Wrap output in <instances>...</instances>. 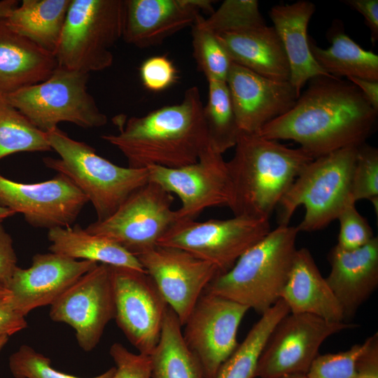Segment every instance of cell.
Wrapping results in <instances>:
<instances>
[{
  "label": "cell",
  "mask_w": 378,
  "mask_h": 378,
  "mask_svg": "<svg viewBox=\"0 0 378 378\" xmlns=\"http://www.w3.org/2000/svg\"><path fill=\"white\" fill-rule=\"evenodd\" d=\"M378 111L349 80L318 76L309 80L293 106L257 133L292 140L314 159L358 147L374 131Z\"/></svg>",
  "instance_id": "1"
},
{
  "label": "cell",
  "mask_w": 378,
  "mask_h": 378,
  "mask_svg": "<svg viewBox=\"0 0 378 378\" xmlns=\"http://www.w3.org/2000/svg\"><path fill=\"white\" fill-rule=\"evenodd\" d=\"M204 105L197 87L186 90L181 102L119 123V132L102 139L117 148L128 167L178 168L196 162L209 146Z\"/></svg>",
  "instance_id": "2"
},
{
  "label": "cell",
  "mask_w": 378,
  "mask_h": 378,
  "mask_svg": "<svg viewBox=\"0 0 378 378\" xmlns=\"http://www.w3.org/2000/svg\"><path fill=\"white\" fill-rule=\"evenodd\" d=\"M227 161L234 216L269 219L304 167L314 158L257 133L241 132Z\"/></svg>",
  "instance_id": "3"
},
{
  "label": "cell",
  "mask_w": 378,
  "mask_h": 378,
  "mask_svg": "<svg viewBox=\"0 0 378 378\" xmlns=\"http://www.w3.org/2000/svg\"><path fill=\"white\" fill-rule=\"evenodd\" d=\"M296 226L272 230L219 274L206 290L262 314L279 300L297 251Z\"/></svg>",
  "instance_id": "4"
},
{
  "label": "cell",
  "mask_w": 378,
  "mask_h": 378,
  "mask_svg": "<svg viewBox=\"0 0 378 378\" xmlns=\"http://www.w3.org/2000/svg\"><path fill=\"white\" fill-rule=\"evenodd\" d=\"M46 133L59 158L45 157L44 164L66 176L78 187L92 204L97 221L110 217L132 192L149 181L147 168L113 164L58 127Z\"/></svg>",
  "instance_id": "5"
},
{
  "label": "cell",
  "mask_w": 378,
  "mask_h": 378,
  "mask_svg": "<svg viewBox=\"0 0 378 378\" xmlns=\"http://www.w3.org/2000/svg\"><path fill=\"white\" fill-rule=\"evenodd\" d=\"M357 149L343 148L308 163L277 206L279 225H288L297 208L304 206V216L296 226L299 232L320 230L354 203L351 181Z\"/></svg>",
  "instance_id": "6"
},
{
  "label": "cell",
  "mask_w": 378,
  "mask_h": 378,
  "mask_svg": "<svg viewBox=\"0 0 378 378\" xmlns=\"http://www.w3.org/2000/svg\"><path fill=\"white\" fill-rule=\"evenodd\" d=\"M124 18V0H71L54 54L58 66L87 74L110 67Z\"/></svg>",
  "instance_id": "7"
},
{
  "label": "cell",
  "mask_w": 378,
  "mask_h": 378,
  "mask_svg": "<svg viewBox=\"0 0 378 378\" xmlns=\"http://www.w3.org/2000/svg\"><path fill=\"white\" fill-rule=\"evenodd\" d=\"M89 74L57 66L45 81L4 97L44 132L62 122L84 129L101 127L108 118L88 92Z\"/></svg>",
  "instance_id": "8"
},
{
  "label": "cell",
  "mask_w": 378,
  "mask_h": 378,
  "mask_svg": "<svg viewBox=\"0 0 378 378\" xmlns=\"http://www.w3.org/2000/svg\"><path fill=\"white\" fill-rule=\"evenodd\" d=\"M270 231L269 219L244 216L225 220L178 221L158 245L183 249L212 263L223 274Z\"/></svg>",
  "instance_id": "9"
},
{
  "label": "cell",
  "mask_w": 378,
  "mask_h": 378,
  "mask_svg": "<svg viewBox=\"0 0 378 378\" xmlns=\"http://www.w3.org/2000/svg\"><path fill=\"white\" fill-rule=\"evenodd\" d=\"M173 202L172 194L148 181L132 192L110 217L91 223L85 229L136 256L156 246L176 223Z\"/></svg>",
  "instance_id": "10"
},
{
  "label": "cell",
  "mask_w": 378,
  "mask_h": 378,
  "mask_svg": "<svg viewBox=\"0 0 378 378\" xmlns=\"http://www.w3.org/2000/svg\"><path fill=\"white\" fill-rule=\"evenodd\" d=\"M354 325L309 314L288 313L276 324L260 356L255 378L306 375L323 342Z\"/></svg>",
  "instance_id": "11"
},
{
  "label": "cell",
  "mask_w": 378,
  "mask_h": 378,
  "mask_svg": "<svg viewBox=\"0 0 378 378\" xmlns=\"http://www.w3.org/2000/svg\"><path fill=\"white\" fill-rule=\"evenodd\" d=\"M109 268L116 323L139 353L150 356L159 342L169 306L146 271Z\"/></svg>",
  "instance_id": "12"
},
{
  "label": "cell",
  "mask_w": 378,
  "mask_h": 378,
  "mask_svg": "<svg viewBox=\"0 0 378 378\" xmlns=\"http://www.w3.org/2000/svg\"><path fill=\"white\" fill-rule=\"evenodd\" d=\"M248 309L206 289L200 295L183 325L182 335L205 378H216L237 347V330Z\"/></svg>",
  "instance_id": "13"
},
{
  "label": "cell",
  "mask_w": 378,
  "mask_h": 378,
  "mask_svg": "<svg viewBox=\"0 0 378 378\" xmlns=\"http://www.w3.org/2000/svg\"><path fill=\"white\" fill-rule=\"evenodd\" d=\"M147 169L149 181L179 197L176 222L195 220L207 208L230 206L232 191L227 161L210 146L195 163L178 168Z\"/></svg>",
  "instance_id": "14"
},
{
  "label": "cell",
  "mask_w": 378,
  "mask_h": 378,
  "mask_svg": "<svg viewBox=\"0 0 378 378\" xmlns=\"http://www.w3.org/2000/svg\"><path fill=\"white\" fill-rule=\"evenodd\" d=\"M49 316L52 321L74 330L83 351L93 350L115 317L109 265L98 264L77 279L50 305Z\"/></svg>",
  "instance_id": "15"
},
{
  "label": "cell",
  "mask_w": 378,
  "mask_h": 378,
  "mask_svg": "<svg viewBox=\"0 0 378 378\" xmlns=\"http://www.w3.org/2000/svg\"><path fill=\"white\" fill-rule=\"evenodd\" d=\"M88 202L78 187L62 174L35 183L13 181L0 174V205L22 214L34 227L70 226Z\"/></svg>",
  "instance_id": "16"
},
{
  "label": "cell",
  "mask_w": 378,
  "mask_h": 378,
  "mask_svg": "<svg viewBox=\"0 0 378 378\" xmlns=\"http://www.w3.org/2000/svg\"><path fill=\"white\" fill-rule=\"evenodd\" d=\"M183 327L202 293L220 272L178 248L157 245L136 256Z\"/></svg>",
  "instance_id": "17"
},
{
  "label": "cell",
  "mask_w": 378,
  "mask_h": 378,
  "mask_svg": "<svg viewBox=\"0 0 378 378\" xmlns=\"http://www.w3.org/2000/svg\"><path fill=\"white\" fill-rule=\"evenodd\" d=\"M98 263L74 260L54 253H37L28 268L18 267L6 286L8 300L24 316L57 298Z\"/></svg>",
  "instance_id": "18"
},
{
  "label": "cell",
  "mask_w": 378,
  "mask_h": 378,
  "mask_svg": "<svg viewBox=\"0 0 378 378\" xmlns=\"http://www.w3.org/2000/svg\"><path fill=\"white\" fill-rule=\"evenodd\" d=\"M226 83L238 126L255 134L288 111L298 95L290 81L272 80L232 62Z\"/></svg>",
  "instance_id": "19"
},
{
  "label": "cell",
  "mask_w": 378,
  "mask_h": 378,
  "mask_svg": "<svg viewBox=\"0 0 378 378\" xmlns=\"http://www.w3.org/2000/svg\"><path fill=\"white\" fill-rule=\"evenodd\" d=\"M123 40L139 48L161 44L192 26L202 10L214 12L209 0H124Z\"/></svg>",
  "instance_id": "20"
},
{
  "label": "cell",
  "mask_w": 378,
  "mask_h": 378,
  "mask_svg": "<svg viewBox=\"0 0 378 378\" xmlns=\"http://www.w3.org/2000/svg\"><path fill=\"white\" fill-rule=\"evenodd\" d=\"M330 271L326 280L343 312L351 318L378 286V239L352 251L337 244L328 254Z\"/></svg>",
  "instance_id": "21"
},
{
  "label": "cell",
  "mask_w": 378,
  "mask_h": 378,
  "mask_svg": "<svg viewBox=\"0 0 378 378\" xmlns=\"http://www.w3.org/2000/svg\"><path fill=\"white\" fill-rule=\"evenodd\" d=\"M316 10L309 1L276 5L270 17L285 50L290 68V83L299 96L305 84L318 76H332L315 61L310 50L307 28Z\"/></svg>",
  "instance_id": "22"
},
{
  "label": "cell",
  "mask_w": 378,
  "mask_h": 378,
  "mask_svg": "<svg viewBox=\"0 0 378 378\" xmlns=\"http://www.w3.org/2000/svg\"><path fill=\"white\" fill-rule=\"evenodd\" d=\"M215 35L232 62L264 77L289 81L288 59L273 26L264 24Z\"/></svg>",
  "instance_id": "23"
},
{
  "label": "cell",
  "mask_w": 378,
  "mask_h": 378,
  "mask_svg": "<svg viewBox=\"0 0 378 378\" xmlns=\"http://www.w3.org/2000/svg\"><path fill=\"white\" fill-rule=\"evenodd\" d=\"M57 66L52 53L13 31L0 19V96L45 81Z\"/></svg>",
  "instance_id": "24"
},
{
  "label": "cell",
  "mask_w": 378,
  "mask_h": 378,
  "mask_svg": "<svg viewBox=\"0 0 378 378\" xmlns=\"http://www.w3.org/2000/svg\"><path fill=\"white\" fill-rule=\"evenodd\" d=\"M280 299L290 313L309 314L333 322L344 321L341 306L307 248L297 249Z\"/></svg>",
  "instance_id": "25"
},
{
  "label": "cell",
  "mask_w": 378,
  "mask_h": 378,
  "mask_svg": "<svg viewBox=\"0 0 378 378\" xmlns=\"http://www.w3.org/2000/svg\"><path fill=\"white\" fill-rule=\"evenodd\" d=\"M51 253L80 260L145 271L137 258L117 243L91 234L79 225L48 230Z\"/></svg>",
  "instance_id": "26"
},
{
  "label": "cell",
  "mask_w": 378,
  "mask_h": 378,
  "mask_svg": "<svg viewBox=\"0 0 378 378\" xmlns=\"http://www.w3.org/2000/svg\"><path fill=\"white\" fill-rule=\"evenodd\" d=\"M71 0H23L4 20L13 31L55 54Z\"/></svg>",
  "instance_id": "27"
},
{
  "label": "cell",
  "mask_w": 378,
  "mask_h": 378,
  "mask_svg": "<svg viewBox=\"0 0 378 378\" xmlns=\"http://www.w3.org/2000/svg\"><path fill=\"white\" fill-rule=\"evenodd\" d=\"M329 38L331 45L326 49L309 39L312 56L326 72L339 78L378 80L377 55L362 48L343 31H331Z\"/></svg>",
  "instance_id": "28"
},
{
  "label": "cell",
  "mask_w": 378,
  "mask_h": 378,
  "mask_svg": "<svg viewBox=\"0 0 378 378\" xmlns=\"http://www.w3.org/2000/svg\"><path fill=\"white\" fill-rule=\"evenodd\" d=\"M181 325L168 307L160 337L151 358V378H205L202 367L186 346Z\"/></svg>",
  "instance_id": "29"
},
{
  "label": "cell",
  "mask_w": 378,
  "mask_h": 378,
  "mask_svg": "<svg viewBox=\"0 0 378 378\" xmlns=\"http://www.w3.org/2000/svg\"><path fill=\"white\" fill-rule=\"evenodd\" d=\"M288 313V305L281 299L263 313L243 342L221 365L216 378H255L260 356L270 334Z\"/></svg>",
  "instance_id": "30"
},
{
  "label": "cell",
  "mask_w": 378,
  "mask_h": 378,
  "mask_svg": "<svg viewBox=\"0 0 378 378\" xmlns=\"http://www.w3.org/2000/svg\"><path fill=\"white\" fill-rule=\"evenodd\" d=\"M207 81L208 99L203 112L209 146L223 155L235 146L241 130L226 82Z\"/></svg>",
  "instance_id": "31"
},
{
  "label": "cell",
  "mask_w": 378,
  "mask_h": 378,
  "mask_svg": "<svg viewBox=\"0 0 378 378\" xmlns=\"http://www.w3.org/2000/svg\"><path fill=\"white\" fill-rule=\"evenodd\" d=\"M50 150L46 133L0 96V160L15 153Z\"/></svg>",
  "instance_id": "32"
},
{
  "label": "cell",
  "mask_w": 378,
  "mask_h": 378,
  "mask_svg": "<svg viewBox=\"0 0 378 378\" xmlns=\"http://www.w3.org/2000/svg\"><path fill=\"white\" fill-rule=\"evenodd\" d=\"M192 38L194 58L207 80L226 82L232 62L216 35L200 23L198 17L192 25Z\"/></svg>",
  "instance_id": "33"
},
{
  "label": "cell",
  "mask_w": 378,
  "mask_h": 378,
  "mask_svg": "<svg viewBox=\"0 0 378 378\" xmlns=\"http://www.w3.org/2000/svg\"><path fill=\"white\" fill-rule=\"evenodd\" d=\"M198 21L214 34L266 24L256 0H225L216 10Z\"/></svg>",
  "instance_id": "34"
},
{
  "label": "cell",
  "mask_w": 378,
  "mask_h": 378,
  "mask_svg": "<svg viewBox=\"0 0 378 378\" xmlns=\"http://www.w3.org/2000/svg\"><path fill=\"white\" fill-rule=\"evenodd\" d=\"M8 367L15 378H84L57 370L51 360L31 346L23 344L8 358ZM115 368L112 367L101 374L88 378H112Z\"/></svg>",
  "instance_id": "35"
},
{
  "label": "cell",
  "mask_w": 378,
  "mask_h": 378,
  "mask_svg": "<svg viewBox=\"0 0 378 378\" xmlns=\"http://www.w3.org/2000/svg\"><path fill=\"white\" fill-rule=\"evenodd\" d=\"M351 197L354 203L371 201L378 210V149L365 144L358 147L351 181Z\"/></svg>",
  "instance_id": "36"
},
{
  "label": "cell",
  "mask_w": 378,
  "mask_h": 378,
  "mask_svg": "<svg viewBox=\"0 0 378 378\" xmlns=\"http://www.w3.org/2000/svg\"><path fill=\"white\" fill-rule=\"evenodd\" d=\"M363 344H355L338 353L318 355L312 363L307 378H360L356 366Z\"/></svg>",
  "instance_id": "37"
},
{
  "label": "cell",
  "mask_w": 378,
  "mask_h": 378,
  "mask_svg": "<svg viewBox=\"0 0 378 378\" xmlns=\"http://www.w3.org/2000/svg\"><path fill=\"white\" fill-rule=\"evenodd\" d=\"M337 219L340 222L337 245L344 250L359 248L374 237L370 225L357 211L354 203L346 205Z\"/></svg>",
  "instance_id": "38"
},
{
  "label": "cell",
  "mask_w": 378,
  "mask_h": 378,
  "mask_svg": "<svg viewBox=\"0 0 378 378\" xmlns=\"http://www.w3.org/2000/svg\"><path fill=\"white\" fill-rule=\"evenodd\" d=\"M109 354L115 364L112 378H151L149 355L131 352L118 342L111 346Z\"/></svg>",
  "instance_id": "39"
},
{
  "label": "cell",
  "mask_w": 378,
  "mask_h": 378,
  "mask_svg": "<svg viewBox=\"0 0 378 378\" xmlns=\"http://www.w3.org/2000/svg\"><path fill=\"white\" fill-rule=\"evenodd\" d=\"M140 76L144 87L152 92H160L178 79L173 62L164 55L150 57L141 65Z\"/></svg>",
  "instance_id": "40"
},
{
  "label": "cell",
  "mask_w": 378,
  "mask_h": 378,
  "mask_svg": "<svg viewBox=\"0 0 378 378\" xmlns=\"http://www.w3.org/2000/svg\"><path fill=\"white\" fill-rule=\"evenodd\" d=\"M356 366L360 378H378V335L376 332L363 343Z\"/></svg>",
  "instance_id": "41"
},
{
  "label": "cell",
  "mask_w": 378,
  "mask_h": 378,
  "mask_svg": "<svg viewBox=\"0 0 378 378\" xmlns=\"http://www.w3.org/2000/svg\"><path fill=\"white\" fill-rule=\"evenodd\" d=\"M17 261L13 239L0 223V282L5 287L18 267Z\"/></svg>",
  "instance_id": "42"
},
{
  "label": "cell",
  "mask_w": 378,
  "mask_h": 378,
  "mask_svg": "<svg viewBox=\"0 0 378 378\" xmlns=\"http://www.w3.org/2000/svg\"><path fill=\"white\" fill-rule=\"evenodd\" d=\"M8 296L0 298V337H9L27 327L26 316L13 308Z\"/></svg>",
  "instance_id": "43"
},
{
  "label": "cell",
  "mask_w": 378,
  "mask_h": 378,
  "mask_svg": "<svg viewBox=\"0 0 378 378\" xmlns=\"http://www.w3.org/2000/svg\"><path fill=\"white\" fill-rule=\"evenodd\" d=\"M345 4L359 12L364 18L370 29L373 43L378 38V1L377 0H346Z\"/></svg>",
  "instance_id": "44"
},
{
  "label": "cell",
  "mask_w": 378,
  "mask_h": 378,
  "mask_svg": "<svg viewBox=\"0 0 378 378\" xmlns=\"http://www.w3.org/2000/svg\"><path fill=\"white\" fill-rule=\"evenodd\" d=\"M347 79L360 90L374 109L378 111V80L354 77Z\"/></svg>",
  "instance_id": "45"
},
{
  "label": "cell",
  "mask_w": 378,
  "mask_h": 378,
  "mask_svg": "<svg viewBox=\"0 0 378 378\" xmlns=\"http://www.w3.org/2000/svg\"><path fill=\"white\" fill-rule=\"evenodd\" d=\"M18 4L16 0L0 1V19L7 18L18 6Z\"/></svg>",
  "instance_id": "46"
},
{
  "label": "cell",
  "mask_w": 378,
  "mask_h": 378,
  "mask_svg": "<svg viewBox=\"0 0 378 378\" xmlns=\"http://www.w3.org/2000/svg\"><path fill=\"white\" fill-rule=\"evenodd\" d=\"M15 213L10 209L0 205V223H2L6 218L14 216Z\"/></svg>",
  "instance_id": "47"
},
{
  "label": "cell",
  "mask_w": 378,
  "mask_h": 378,
  "mask_svg": "<svg viewBox=\"0 0 378 378\" xmlns=\"http://www.w3.org/2000/svg\"><path fill=\"white\" fill-rule=\"evenodd\" d=\"M9 295L8 289L0 282V298L8 297Z\"/></svg>",
  "instance_id": "48"
},
{
  "label": "cell",
  "mask_w": 378,
  "mask_h": 378,
  "mask_svg": "<svg viewBox=\"0 0 378 378\" xmlns=\"http://www.w3.org/2000/svg\"><path fill=\"white\" fill-rule=\"evenodd\" d=\"M8 337H0V351L1 349L4 347V346L6 344V343L8 341Z\"/></svg>",
  "instance_id": "49"
},
{
  "label": "cell",
  "mask_w": 378,
  "mask_h": 378,
  "mask_svg": "<svg viewBox=\"0 0 378 378\" xmlns=\"http://www.w3.org/2000/svg\"><path fill=\"white\" fill-rule=\"evenodd\" d=\"M281 378H307L306 375L304 374H298V375H290Z\"/></svg>",
  "instance_id": "50"
}]
</instances>
